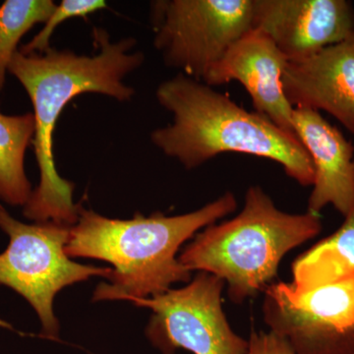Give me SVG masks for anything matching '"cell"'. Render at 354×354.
<instances>
[{"mask_svg":"<svg viewBox=\"0 0 354 354\" xmlns=\"http://www.w3.org/2000/svg\"><path fill=\"white\" fill-rule=\"evenodd\" d=\"M70 227L55 221L27 225L11 216L0 204V228L10 241L0 254V283L25 298L38 314L43 335L57 339L59 322L53 301L66 286L93 277L108 279L111 268L74 262L65 254Z\"/></svg>","mask_w":354,"mask_h":354,"instance_id":"5b68a950","label":"cell"},{"mask_svg":"<svg viewBox=\"0 0 354 354\" xmlns=\"http://www.w3.org/2000/svg\"><path fill=\"white\" fill-rule=\"evenodd\" d=\"M95 53L77 55L73 50L50 48L44 53L14 55L8 71L29 95L34 108L35 155L39 169V183L24 206V216L36 223L55 221L75 225L80 204L73 200L74 183L62 178L55 165V131L58 118L74 97L95 93L129 102L135 90L124 83L125 77L145 62L142 51L134 50V38L111 41L109 32L95 28Z\"/></svg>","mask_w":354,"mask_h":354,"instance_id":"6da1fadb","label":"cell"},{"mask_svg":"<svg viewBox=\"0 0 354 354\" xmlns=\"http://www.w3.org/2000/svg\"><path fill=\"white\" fill-rule=\"evenodd\" d=\"M225 283L198 272L187 286L132 300L151 309L146 335L162 354L185 349L193 354H247L248 339L235 334L223 309Z\"/></svg>","mask_w":354,"mask_h":354,"instance_id":"52a82bcc","label":"cell"},{"mask_svg":"<svg viewBox=\"0 0 354 354\" xmlns=\"http://www.w3.org/2000/svg\"><path fill=\"white\" fill-rule=\"evenodd\" d=\"M0 326H3V327H10L8 324L3 322V321L0 320Z\"/></svg>","mask_w":354,"mask_h":354,"instance_id":"ac0fdd59","label":"cell"},{"mask_svg":"<svg viewBox=\"0 0 354 354\" xmlns=\"http://www.w3.org/2000/svg\"><path fill=\"white\" fill-rule=\"evenodd\" d=\"M253 0L150 2L153 44L165 64L202 82L228 48L252 29Z\"/></svg>","mask_w":354,"mask_h":354,"instance_id":"8992f818","label":"cell"},{"mask_svg":"<svg viewBox=\"0 0 354 354\" xmlns=\"http://www.w3.org/2000/svg\"><path fill=\"white\" fill-rule=\"evenodd\" d=\"M106 8H108V3L104 0H64L55 7L41 31L21 48V53L24 55L44 53L50 48L51 36L62 23L72 18H86L90 14Z\"/></svg>","mask_w":354,"mask_h":354,"instance_id":"2e32d148","label":"cell"},{"mask_svg":"<svg viewBox=\"0 0 354 354\" xmlns=\"http://www.w3.org/2000/svg\"><path fill=\"white\" fill-rule=\"evenodd\" d=\"M55 7L53 0H6L0 6V92L20 39L35 25L46 23Z\"/></svg>","mask_w":354,"mask_h":354,"instance_id":"9a60e30c","label":"cell"},{"mask_svg":"<svg viewBox=\"0 0 354 354\" xmlns=\"http://www.w3.org/2000/svg\"><path fill=\"white\" fill-rule=\"evenodd\" d=\"M247 354H297L288 342L272 332L251 333Z\"/></svg>","mask_w":354,"mask_h":354,"instance_id":"e0dca14e","label":"cell"},{"mask_svg":"<svg viewBox=\"0 0 354 354\" xmlns=\"http://www.w3.org/2000/svg\"><path fill=\"white\" fill-rule=\"evenodd\" d=\"M288 60L269 37L251 29L225 53L203 83L211 87L236 81L250 95L256 113L295 134L293 106L283 91V71Z\"/></svg>","mask_w":354,"mask_h":354,"instance_id":"30bf717a","label":"cell"},{"mask_svg":"<svg viewBox=\"0 0 354 354\" xmlns=\"http://www.w3.org/2000/svg\"><path fill=\"white\" fill-rule=\"evenodd\" d=\"M291 272L300 292L354 277V207L337 232L298 256Z\"/></svg>","mask_w":354,"mask_h":354,"instance_id":"4fadbf2b","label":"cell"},{"mask_svg":"<svg viewBox=\"0 0 354 354\" xmlns=\"http://www.w3.org/2000/svg\"><path fill=\"white\" fill-rule=\"evenodd\" d=\"M321 230L318 214L286 213L261 186L253 185L236 216L205 228L178 260L192 272H209L223 279L230 300L241 304L272 285L286 254Z\"/></svg>","mask_w":354,"mask_h":354,"instance_id":"277c9868","label":"cell"},{"mask_svg":"<svg viewBox=\"0 0 354 354\" xmlns=\"http://www.w3.org/2000/svg\"><path fill=\"white\" fill-rule=\"evenodd\" d=\"M34 114L0 113V200L11 206H25L32 185L25 172V153L34 139Z\"/></svg>","mask_w":354,"mask_h":354,"instance_id":"5bb4252c","label":"cell"},{"mask_svg":"<svg viewBox=\"0 0 354 354\" xmlns=\"http://www.w3.org/2000/svg\"><path fill=\"white\" fill-rule=\"evenodd\" d=\"M252 29L299 62L353 38L354 8L346 0H253Z\"/></svg>","mask_w":354,"mask_h":354,"instance_id":"9c48e42d","label":"cell"},{"mask_svg":"<svg viewBox=\"0 0 354 354\" xmlns=\"http://www.w3.org/2000/svg\"><path fill=\"white\" fill-rule=\"evenodd\" d=\"M292 127L314 167L307 212L320 215L332 205L348 216L354 207V146L314 109H293Z\"/></svg>","mask_w":354,"mask_h":354,"instance_id":"7c38bea8","label":"cell"},{"mask_svg":"<svg viewBox=\"0 0 354 354\" xmlns=\"http://www.w3.org/2000/svg\"><path fill=\"white\" fill-rule=\"evenodd\" d=\"M354 354V353H353Z\"/></svg>","mask_w":354,"mask_h":354,"instance_id":"ffe728a7","label":"cell"},{"mask_svg":"<svg viewBox=\"0 0 354 354\" xmlns=\"http://www.w3.org/2000/svg\"><path fill=\"white\" fill-rule=\"evenodd\" d=\"M353 165H354V158H353Z\"/></svg>","mask_w":354,"mask_h":354,"instance_id":"d6986e66","label":"cell"},{"mask_svg":"<svg viewBox=\"0 0 354 354\" xmlns=\"http://www.w3.org/2000/svg\"><path fill=\"white\" fill-rule=\"evenodd\" d=\"M236 209L232 192L184 215L137 213L130 220L108 218L80 204L65 254L113 265L109 283L97 286L93 301L153 297L177 283H189L192 272L176 257L181 245Z\"/></svg>","mask_w":354,"mask_h":354,"instance_id":"7a4b0ae2","label":"cell"},{"mask_svg":"<svg viewBox=\"0 0 354 354\" xmlns=\"http://www.w3.org/2000/svg\"><path fill=\"white\" fill-rule=\"evenodd\" d=\"M281 82L293 109L326 111L354 134V37L288 62Z\"/></svg>","mask_w":354,"mask_h":354,"instance_id":"8fae6325","label":"cell"},{"mask_svg":"<svg viewBox=\"0 0 354 354\" xmlns=\"http://www.w3.org/2000/svg\"><path fill=\"white\" fill-rule=\"evenodd\" d=\"M156 99L172 122L153 130L151 142L188 171L221 153H244L278 162L300 185H313V164L297 135L211 86L178 73L158 86Z\"/></svg>","mask_w":354,"mask_h":354,"instance_id":"3957f363","label":"cell"},{"mask_svg":"<svg viewBox=\"0 0 354 354\" xmlns=\"http://www.w3.org/2000/svg\"><path fill=\"white\" fill-rule=\"evenodd\" d=\"M264 293L265 323L295 353H354V277L304 292L279 281Z\"/></svg>","mask_w":354,"mask_h":354,"instance_id":"ba28073f","label":"cell"}]
</instances>
